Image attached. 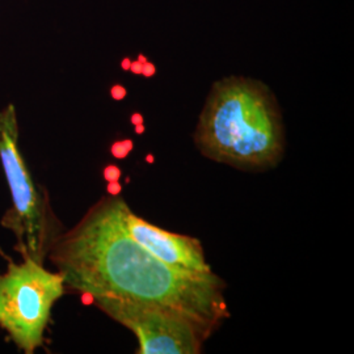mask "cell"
<instances>
[{
    "label": "cell",
    "mask_w": 354,
    "mask_h": 354,
    "mask_svg": "<svg viewBox=\"0 0 354 354\" xmlns=\"http://www.w3.org/2000/svg\"><path fill=\"white\" fill-rule=\"evenodd\" d=\"M120 196L102 197L75 226L59 232L48 256L64 286L88 297L162 304L212 329L228 317L226 283L214 272H192L160 261L121 222Z\"/></svg>",
    "instance_id": "cell-1"
},
{
    "label": "cell",
    "mask_w": 354,
    "mask_h": 354,
    "mask_svg": "<svg viewBox=\"0 0 354 354\" xmlns=\"http://www.w3.org/2000/svg\"><path fill=\"white\" fill-rule=\"evenodd\" d=\"M194 142L203 156L241 171H266L285 153L279 105L266 84L241 76L216 82Z\"/></svg>",
    "instance_id": "cell-2"
},
{
    "label": "cell",
    "mask_w": 354,
    "mask_h": 354,
    "mask_svg": "<svg viewBox=\"0 0 354 354\" xmlns=\"http://www.w3.org/2000/svg\"><path fill=\"white\" fill-rule=\"evenodd\" d=\"M0 162L12 197V207L0 225L16 238V250L44 264L61 225L45 193L38 189L19 147V124L12 104L0 111Z\"/></svg>",
    "instance_id": "cell-3"
},
{
    "label": "cell",
    "mask_w": 354,
    "mask_h": 354,
    "mask_svg": "<svg viewBox=\"0 0 354 354\" xmlns=\"http://www.w3.org/2000/svg\"><path fill=\"white\" fill-rule=\"evenodd\" d=\"M64 279L58 272L23 256L8 263L0 273V328L26 354L44 345L51 308L64 295Z\"/></svg>",
    "instance_id": "cell-4"
},
{
    "label": "cell",
    "mask_w": 354,
    "mask_h": 354,
    "mask_svg": "<svg viewBox=\"0 0 354 354\" xmlns=\"http://www.w3.org/2000/svg\"><path fill=\"white\" fill-rule=\"evenodd\" d=\"M104 314L130 329L140 354H198L214 329L162 304L118 298L93 301Z\"/></svg>",
    "instance_id": "cell-5"
},
{
    "label": "cell",
    "mask_w": 354,
    "mask_h": 354,
    "mask_svg": "<svg viewBox=\"0 0 354 354\" xmlns=\"http://www.w3.org/2000/svg\"><path fill=\"white\" fill-rule=\"evenodd\" d=\"M121 222L134 241L165 264L200 273L213 270L206 261L201 241L153 226L133 213L124 198L121 201Z\"/></svg>",
    "instance_id": "cell-6"
},
{
    "label": "cell",
    "mask_w": 354,
    "mask_h": 354,
    "mask_svg": "<svg viewBox=\"0 0 354 354\" xmlns=\"http://www.w3.org/2000/svg\"><path fill=\"white\" fill-rule=\"evenodd\" d=\"M133 142L130 140H124L121 142H115L112 146V155L117 159H124L133 150Z\"/></svg>",
    "instance_id": "cell-7"
},
{
    "label": "cell",
    "mask_w": 354,
    "mask_h": 354,
    "mask_svg": "<svg viewBox=\"0 0 354 354\" xmlns=\"http://www.w3.org/2000/svg\"><path fill=\"white\" fill-rule=\"evenodd\" d=\"M121 176V171L118 167L115 165H109L104 169V177L106 181H118V178Z\"/></svg>",
    "instance_id": "cell-8"
},
{
    "label": "cell",
    "mask_w": 354,
    "mask_h": 354,
    "mask_svg": "<svg viewBox=\"0 0 354 354\" xmlns=\"http://www.w3.org/2000/svg\"><path fill=\"white\" fill-rule=\"evenodd\" d=\"M111 95H112V97H113L114 100H124L125 97H127V91L124 86H121V84H115L111 89Z\"/></svg>",
    "instance_id": "cell-9"
},
{
    "label": "cell",
    "mask_w": 354,
    "mask_h": 354,
    "mask_svg": "<svg viewBox=\"0 0 354 354\" xmlns=\"http://www.w3.org/2000/svg\"><path fill=\"white\" fill-rule=\"evenodd\" d=\"M155 74H156V67H155V64L150 62V61H147L146 64H143V66H142V74H140V75H143L145 77H152Z\"/></svg>",
    "instance_id": "cell-10"
},
{
    "label": "cell",
    "mask_w": 354,
    "mask_h": 354,
    "mask_svg": "<svg viewBox=\"0 0 354 354\" xmlns=\"http://www.w3.org/2000/svg\"><path fill=\"white\" fill-rule=\"evenodd\" d=\"M108 192L111 196H118L121 192V185L118 181H111L108 185Z\"/></svg>",
    "instance_id": "cell-11"
},
{
    "label": "cell",
    "mask_w": 354,
    "mask_h": 354,
    "mask_svg": "<svg viewBox=\"0 0 354 354\" xmlns=\"http://www.w3.org/2000/svg\"><path fill=\"white\" fill-rule=\"evenodd\" d=\"M142 66L143 64H140V61H134L130 64V71L134 74V75H140L142 74Z\"/></svg>",
    "instance_id": "cell-12"
},
{
    "label": "cell",
    "mask_w": 354,
    "mask_h": 354,
    "mask_svg": "<svg viewBox=\"0 0 354 354\" xmlns=\"http://www.w3.org/2000/svg\"><path fill=\"white\" fill-rule=\"evenodd\" d=\"M130 121H131V124H133V125H140V124H143V115L140 113H134L131 115Z\"/></svg>",
    "instance_id": "cell-13"
},
{
    "label": "cell",
    "mask_w": 354,
    "mask_h": 354,
    "mask_svg": "<svg viewBox=\"0 0 354 354\" xmlns=\"http://www.w3.org/2000/svg\"><path fill=\"white\" fill-rule=\"evenodd\" d=\"M130 64H131V59L130 58H124L122 62H121V67H122V70L129 71L130 70Z\"/></svg>",
    "instance_id": "cell-14"
},
{
    "label": "cell",
    "mask_w": 354,
    "mask_h": 354,
    "mask_svg": "<svg viewBox=\"0 0 354 354\" xmlns=\"http://www.w3.org/2000/svg\"><path fill=\"white\" fill-rule=\"evenodd\" d=\"M145 125L143 124H140V125H136V133L137 134H143L145 133Z\"/></svg>",
    "instance_id": "cell-15"
},
{
    "label": "cell",
    "mask_w": 354,
    "mask_h": 354,
    "mask_svg": "<svg viewBox=\"0 0 354 354\" xmlns=\"http://www.w3.org/2000/svg\"><path fill=\"white\" fill-rule=\"evenodd\" d=\"M138 61H140V64H146L149 59H147L143 54H140V55H138Z\"/></svg>",
    "instance_id": "cell-16"
},
{
    "label": "cell",
    "mask_w": 354,
    "mask_h": 354,
    "mask_svg": "<svg viewBox=\"0 0 354 354\" xmlns=\"http://www.w3.org/2000/svg\"><path fill=\"white\" fill-rule=\"evenodd\" d=\"M146 160H147V163H153V156L152 155H147Z\"/></svg>",
    "instance_id": "cell-17"
}]
</instances>
